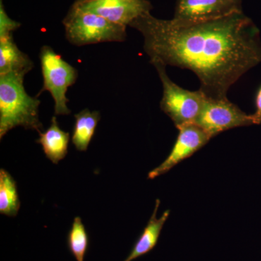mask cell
I'll list each match as a JSON object with an SVG mask.
<instances>
[{
    "label": "cell",
    "mask_w": 261,
    "mask_h": 261,
    "mask_svg": "<svg viewBox=\"0 0 261 261\" xmlns=\"http://www.w3.org/2000/svg\"><path fill=\"white\" fill-rule=\"evenodd\" d=\"M129 27L142 34L150 61L191 70L211 99L227 98L231 86L261 62L260 31L243 10L199 21L148 13Z\"/></svg>",
    "instance_id": "1"
},
{
    "label": "cell",
    "mask_w": 261,
    "mask_h": 261,
    "mask_svg": "<svg viewBox=\"0 0 261 261\" xmlns=\"http://www.w3.org/2000/svg\"><path fill=\"white\" fill-rule=\"evenodd\" d=\"M242 0H177L173 18L199 21L242 11Z\"/></svg>",
    "instance_id": "9"
},
{
    "label": "cell",
    "mask_w": 261,
    "mask_h": 261,
    "mask_svg": "<svg viewBox=\"0 0 261 261\" xmlns=\"http://www.w3.org/2000/svg\"><path fill=\"white\" fill-rule=\"evenodd\" d=\"M160 204H161V201L156 200L153 214L149 220L147 226L144 228L142 234L136 242L132 252L123 261H133L148 253L157 245L163 226L170 215V211H166L161 215V217L158 219L157 213Z\"/></svg>",
    "instance_id": "12"
},
{
    "label": "cell",
    "mask_w": 261,
    "mask_h": 261,
    "mask_svg": "<svg viewBox=\"0 0 261 261\" xmlns=\"http://www.w3.org/2000/svg\"><path fill=\"white\" fill-rule=\"evenodd\" d=\"M43 76V86L38 96L47 91L55 102V116H67L71 111L68 107L69 102L67 92L78 78L74 67L63 60L49 46H43L39 53Z\"/></svg>",
    "instance_id": "5"
},
{
    "label": "cell",
    "mask_w": 261,
    "mask_h": 261,
    "mask_svg": "<svg viewBox=\"0 0 261 261\" xmlns=\"http://www.w3.org/2000/svg\"><path fill=\"white\" fill-rule=\"evenodd\" d=\"M34 68L28 55L15 44L13 34L0 37V75L8 73L25 75Z\"/></svg>",
    "instance_id": "10"
},
{
    "label": "cell",
    "mask_w": 261,
    "mask_h": 261,
    "mask_svg": "<svg viewBox=\"0 0 261 261\" xmlns=\"http://www.w3.org/2000/svg\"><path fill=\"white\" fill-rule=\"evenodd\" d=\"M94 1V0H75L73 5H80L84 4V3H89V2Z\"/></svg>",
    "instance_id": "18"
},
{
    "label": "cell",
    "mask_w": 261,
    "mask_h": 261,
    "mask_svg": "<svg viewBox=\"0 0 261 261\" xmlns=\"http://www.w3.org/2000/svg\"><path fill=\"white\" fill-rule=\"evenodd\" d=\"M154 65L163 84V94L160 107L176 128L189 123H195L205 99L200 90L182 88L171 80L166 72V65L157 60L149 61Z\"/></svg>",
    "instance_id": "4"
},
{
    "label": "cell",
    "mask_w": 261,
    "mask_h": 261,
    "mask_svg": "<svg viewBox=\"0 0 261 261\" xmlns=\"http://www.w3.org/2000/svg\"><path fill=\"white\" fill-rule=\"evenodd\" d=\"M255 112L252 115L254 125L261 124V85L257 89L255 99Z\"/></svg>",
    "instance_id": "17"
},
{
    "label": "cell",
    "mask_w": 261,
    "mask_h": 261,
    "mask_svg": "<svg viewBox=\"0 0 261 261\" xmlns=\"http://www.w3.org/2000/svg\"><path fill=\"white\" fill-rule=\"evenodd\" d=\"M67 244L70 253L76 261H84L88 250L89 238L82 219L79 216L73 220L67 238Z\"/></svg>",
    "instance_id": "15"
},
{
    "label": "cell",
    "mask_w": 261,
    "mask_h": 261,
    "mask_svg": "<svg viewBox=\"0 0 261 261\" xmlns=\"http://www.w3.org/2000/svg\"><path fill=\"white\" fill-rule=\"evenodd\" d=\"M21 25L18 22L12 20L5 12L3 0H0V37L13 34L14 31Z\"/></svg>",
    "instance_id": "16"
},
{
    "label": "cell",
    "mask_w": 261,
    "mask_h": 261,
    "mask_svg": "<svg viewBox=\"0 0 261 261\" xmlns=\"http://www.w3.org/2000/svg\"><path fill=\"white\" fill-rule=\"evenodd\" d=\"M177 129V138L171 152L159 166L148 173L149 179H154L168 173L178 163L191 157L211 140L196 123L184 125Z\"/></svg>",
    "instance_id": "7"
},
{
    "label": "cell",
    "mask_w": 261,
    "mask_h": 261,
    "mask_svg": "<svg viewBox=\"0 0 261 261\" xmlns=\"http://www.w3.org/2000/svg\"><path fill=\"white\" fill-rule=\"evenodd\" d=\"M74 116L75 121L72 135V143L77 150L85 152L88 149L100 120V113L99 111H91L86 108Z\"/></svg>",
    "instance_id": "13"
},
{
    "label": "cell",
    "mask_w": 261,
    "mask_h": 261,
    "mask_svg": "<svg viewBox=\"0 0 261 261\" xmlns=\"http://www.w3.org/2000/svg\"><path fill=\"white\" fill-rule=\"evenodd\" d=\"M195 123L212 139L225 130L254 125V121L252 115L244 112L228 98L205 97Z\"/></svg>",
    "instance_id": "6"
},
{
    "label": "cell",
    "mask_w": 261,
    "mask_h": 261,
    "mask_svg": "<svg viewBox=\"0 0 261 261\" xmlns=\"http://www.w3.org/2000/svg\"><path fill=\"white\" fill-rule=\"evenodd\" d=\"M20 207L16 181L6 170L0 169V214L15 217Z\"/></svg>",
    "instance_id": "14"
},
{
    "label": "cell",
    "mask_w": 261,
    "mask_h": 261,
    "mask_svg": "<svg viewBox=\"0 0 261 261\" xmlns=\"http://www.w3.org/2000/svg\"><path fill=\"white\" fill-rule=\"evenodd\" d=\"M67 40L77 47L103 42H121L126 39V27L100 15L71 6L63 20Z\"/></svg>",
    "instance_id": "3"
},
{
    "label": "cell",
    "mask_w": 261,
    "mask_h": 261,
    "mask_svg": "<svg viewBox=\"0 0 261 261\" xmlns=\"http://www.w3.org/2000/svg\"><path fill=\"white\" fill-rule=\"evenodd\" d=\"M69 141L70 134L60 128L55 116L51 118L50 126L39 133L37 143L42 146L46 157L54 164H58L68 154Z\"/></svg>",
    "instance_id": "11"
},
{
    "label": "cell",
    "mask_w": 261,
    "mask_h": 261,
    "mask_svg": "<svg viewBox=\"0 0 261 261\" xmlns=\"http://www.w3.org/2000/svg\"><path fill=\"white\" fill-rule=\"evenodd\" d=\"M72 6L90 12L123 27H129L139 17L151 13L152 5L148 0H94Z\"/></svg>",
    "instance_id": "8"
},
{
    "label": "cell",
    "mask_w": 261,
    "mask_h": 261,
    "mask_svg": "<svg viewBox=\"0 0 261 261\" xmlns=\"http://www.w3.org/2000/svg\"><path fill=\"white\" fill-rule=\"evenodd\" d=\"M23 75H0V139L18 126L40 133L43 125L39 120L40 100L31 97L23 85Z\"/></svg>",
    "instance_id": "2"
}]
</instances>
